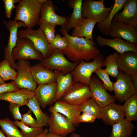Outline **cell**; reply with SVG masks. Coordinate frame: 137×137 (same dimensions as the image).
Returning a JSON list of instances; mask_svg holds the SVG:
<instances>
[{
  "mask_svg": "<svg viewBox=\"0 0 137 137\" xmlns=\"http://www.w3.org/2000/svg\"><path fill=\"white\" fill-rule=\"evenodd\" d=\"M60 31L69 43L67 47L61 50L73 62H79L82 60L90 62L100 53L94 40L72 37L68 34L64 27H61Z\"/></svg>",
  "mask_w": 137,
  "mask_h": 137,
  "instance_id": "obj_1",
  "label": "cell"
},
{
  "mask_svg": "<svg viewBox=\"0 0 137 137\" xmlns=\"http://www.w3.org/2000/svg\"><path fill=\"white\" fill-rule=\"evenodd\" d=\"M45 0H21L16 6L14 20L21 21L27 28L38 24L42 4Z\"/></svg>",
  "mask_w": 137,
  "mask_h": 137,
  "instance_id": "obj_2",
  "label": "cell"
},
{
  "mask_svg": "<svg viewBox=\"0 0 137 137\" xmlns=\"http://www.w3.org/2000/svg\"><path fill=\"white\" fill-rule=\"evenodd\" d=\"M104 59V55L100 53L91 62L80 61L71 72L74 82L88 86L93 73L99 68L105 66Z\"/></svg>",
  "mask_w": 137,
  "mask_h": 137,
  "instance_id": "obj_3",
  "label": "cell"
},
{
  "mask_svg": "<svg viewBox=\"0 0 137 137\" xmlns=\"http://www.w3.org/2000/svg\"><path fill=\"white\" fill-rule=\"evenodd\" d=\"M79 63L69 61L61 50L56 49L49 56L43 59L40 63L46 68L58 71L65 74L72 72Z\"/></svg>",
  "mask_w": 137,
  "mask_h": 137,
  "instance_id": "obj_4",
  "label": "cell"
},
{
  "mask_svg": "<svg viewBox=\"0 0 137 137\" xmlns=\"http://www.w3.org/2000/svg\"><path fill=\"white\" fill-rule=\"evenodd\" d=\"M105 0L95 1L85 0L82 2V14L83 17L94 20L98 23L104 21L107 18L113 5L106 7Z\"/></svg>",
  "mask_w": 137,
  "mask_h": 137,
  "instance_id": "obj_5",
  "label": "cell"
},
{
  "mask_svg": "<svg viewBox=\"0 0 137 137\" xmlns=\"http://www.w3.org/2000/svg\"><path fill=\"white\" fill-rule=\"evenodd\" d=\"M18 37H24L30 40L36 50L42 55L43 59L49 56L53 52L51 49L49 44L40 28L36 30L32 28L19 30L18 32Z\"/></svg>",
  "mask_w": 137,
  "mask_h": 137,
  "instance_id": "obj_6",
  "label": "cell"
},
{
  "mask_svg": "<svg viewBox=\"0 0 137 137\" xmlns=\"http://www.w3.org/2000/svg\"><path fill=\"white\" fill-rule=\"evenodd\" d=\"M116 81L113 82V90L116 99L121 103L125 102L133 95L137 94L130 76L119 71Z\"/></svg>",
  "mask_w": 137,
  "mask_h": 137,
  "instance_id": "obj_7",
  "label": "cell"
},
{
  "mask_svg": "<svg viewBox=\"0 0 137 137\" xmlns=\"http://www.w3.org/2000/svg\"><path fill=\"white\" fill-rule=\"evenodd\" d=\"M12 56L14 61L34 59L41 61L43 59L42 54L35 48L31 41L24 37H18L16 46L12 51Z\"/></svg>",
  "mask_w": 137,
  "mask_h": 137,
  "instance_id": "obj_8",
  "label": "cell"
},
{
  "mask_svg": "<svg viewBox=\"0 0 137 137\" xmlns=\"http://www.w3.org/2000/svg\"><path fill=\"white\" fill-rule=\"evenodd\" d=\"M48 132L65 137L74 132L76 128L72 122L66 117L59 113H51L48 120Z\"/></svg>",
  "mask_w": 137,
  "mask_h": 137,
  "instance_id": "obj_9",
  "label": "cell"
},
{
  "mask_svg": "<svg viewBox=\"0 0 137 137\" xmlns=\"http://www.w3.org/2000/svg\"><path fill=\"white\" fill-rule=\"evenodd\" d=\"M3 23L10 32L7 45L4 49V57L11 67L14 69H17L18 65L15 63L12 59V51L16 44L18 38L17 33L18 28L22 27H26L22 22L17 21L14 20L8 21H4L3 22Z\"/></svg>",
  "mask_w": 137,
  "mask_h": 137,
  "instance_id": "obj_10",
  "label": "cell"
},
{
  "mask_svg": "<svg viewBox=\"0 0 137 137\" xmlns=\"http://www.w3.org/2000/svg\"><path fill=\"white\" fill-rule=\"evenodd\" d=\"M88 86L91 97L100 107H103L116 101L114 96L109 94L103 83L94 76H92Z\"/></svg>",
  "mask_w": 137,
  "mask_h": 137,
  "instance_id": "obj_11",
  "label": "cell"
},
{
  "mask_svg": "<svg viewBox=\"0 0 137 137\" xmlns=\"http://www.w3.org/2000/svg\"><path fill=\"white\" fill-rule=\"evenodd\" d=\"M18 75L14 81L20 89H26L35 91L37 84L35 81L31 70V66L27 60H19L17 63Z\"/></svg>",
  "mask_w": 137,
  "mask_h": 137,
  "instance_id": "obj_12",
  "label": "cell"
},
{
  "mask_svg": "<svg viewBox=\"0 0 137 137\" xmlns=\"http://www.w3.org/2000/svg\"><path fill=\"white\" fill-rule=\"evenodd\" d=\"M91 97L88 86L78 82L75 83L64 94L61 99L70 105H79Z\"/></svg>",
  "mask_w": 137,
  "mask_h": 137,
  "instance_id": "obj_13",
  "label": "cell"
},
{
  "mask_svg": "<svg viewBox=\"0 0 137 137\" xmlns=\"http://www.w3.org/2000/svg\"><path fill=\"white\" fill-rule=\"evenodd\" d=\"M56 8L51 1L45 0L42 5L40 21H45L56 26L59 25L61 27L65 28L70 18L57 14L55 12Z\"/></svg>",
  "mask_w": 137,
  "mask_h": 137,
  "instance_id": "obj_14",
  "label": "cell"
},
{
  "mask_svg": "<svg viewBox=\"0 0 137 137\" xmlns=\"http://www.w3.org/2000/svg\"><path fill=\"white\" fill-rule=\"evenodd\" d=\"M121 12H118L113 18L112 22L123 23L137 28V0H126Z\"/></svg>",
  "mask_w": 137,
  "mask_h": 137,
  "instance_id": "obj_15",
  "label": "cell"
},
{
  "mask_svg": "<svg viewBox=\"0 0 137 137\" xmlns=\"http://www.w3.org/2000/svg\"><path fill=\"white\" fill-rule=\"evenodd\" d=\"M108 35L113 38H122L126 41L137 44V33L134 28L123 23L112 22Z\"/></svg>",
  "mask_w": 137,
  "mask_h": 137,
  "instance_id": "obj_16",
  "label": "cell"
},
{
  "mask_svg": "<svg viewBox=\"0 0 137 137\" xmlns=\"http://www.w3.org/2000/svg\"><path fill=\"white\" fill-rule=\"evenodd\" d=\"M53 106H50L48 110L50 113H59L68 118L75 127L79 125L78 118L80 114V105L69 104L61 99L56 101Z\"/></svg>",
  "mask_w": 137,
  "mask_h": 137,
  "instance_id": "obj_17",
  "label": "cell"
},
{
  "mask_svg": "<svg viewBox=\"0 0 137 137\" xmlns=\"http://www.w3.org/2000/svg\"><path fill=\"white\" fill-rule=\"evenodd\" d=\"M100 112L101 119L104 123L112 126L123 120L125 116L123 105L111 103L100 108Z\"/></svg>",
  "mask_w": 137,
  "mask_h": 137,
  "instance_id": "obj_18",
  "label": "cell"
},
{
  "mask_svg": "<svg viewBox=\"0 0 137 137\" xmlns=\"http://www.w3.org/2000/svg\"><path fill=\"white\" fill-rule=\"evenodd\" d=\"M96 42L100 46H106L113 48L119 54H122L129 51H133L137 53V46L121 38L115 37L109 39L98 35L96 38Z\"/></svg>",
  "mask_w": 137,
  "mask_h": 137,
  "instance_id": "obj_19",
  "label": "cell"
},
{
  "mask_svg": "<svg viewBox=\"0 0 137 137\" xmlns=\"http://www.w3.org/2000/svg\"><path fill=\"white\" fill-rule=\"evenodd\" d=\"M56 82L48 84L38 85L35 91V96L40 106L45 108L47 105L54 103L56 92Z\"/></svg>",
  "mask_w": 137,
  "mask_h": 137,
  "instance_id": "obj_20",
  "label": "cell"
},
{
  "mask_svg": "<svg viewBox=\"0 0 137 137\" xmlns=\"http://www.w3.org/2000/svg\"><path fill=\"white\" fill-rule=\"evenodd\" d=\"M116 62L118 70L130 76L137 74V53L129 51L119 55Z\"/></svg>",
  "mask_w": 137,
  "mask_h": 137,
  "instance_id": "obj_21",
  "label": "cell"
},
{
  "mask_svg": "<svg viewBox=\"0 0 137 137\" xmlns=\"http://www.w3.org/2000/svg\"><path fill=\"white\" fill-rule=\"evenodd\" d=\"M35 95V91L26 89H20L0 94V100L16 104L21 107L26 105Z\"/></svg>",
  "mask_w": 137,
  "mask_h": 137,
  "instance_id": "obj_22",
  "label": "cell"
},
{
  "mask_svg": "<svg viewBox=\"0 0 137 137\" xmlns=\"http://www.w3.org/2000/svg\"><path fill=\"white\" fill-rule=\"evenodd\" d=\"M31 70L35 81L38 85L56 82L54 71L44 68L40 63L31 66Z\"/></svg>",
  "mask_w": 137,
  "mask_h": 137,
  "instance_id": "obj_23",
  "label": "cell"
},
{
  "mask_svg": "<svg viewBox=\"0 0 137 137\" xmlns=\"http://www.w3.org/2000/svg\"><path fill=\"white\" fill-rule=\"evenodd\" d=\"M54 72L56 77L57 87L56 95L54 103L60 99L64 94L73 86L74 82L71 72L64 74L57 70Z\"/></svg>",
  "mask_w": 137,
  "mask_h": 137,
  "instance_id": "obj_24",
  "label": "cell"
},
{
  "mask_svg": "<svg viewBox=\"0 0 137 137\" xmlns=\"http://www.w3.org/2000/svg\"><path fill=\"white\" fill-rule=\"evenodd\" d=\"M97 22L93 19L84 18L74 28L71 33L72 37L84 38L94 40L93 32Z\"/></svg>",
  "mask_w": 137,
  "mask_h": 137,
  "instance_id": "obj_25",
  "label": "cell"
},
{
  "mask_svg": "<svg viewBox=\"0 0 137 137\" xmlns=\"http://www.w3.org/2000/svg\"><path fill=\"white\" fill-rule=\"evenodd\" d=\"M82 0H71L68 1V5L73 9V11L68 23L65 27L68 32L74 28L84 18L82 14Z\"/></svg>",
  "mask_w": 137,
  "mask_h": 137,
  "instance_id": "obj_26",
  "label": "cell"
},
{
  "mask_svg": "<svg viewBox=\"0 0 137 137\" xmlns=\"http://www.w3.org/2000/svg\"><path fill=\"white\" fill-rule=\"evenodd\" d=\"M126 0H115L113 7L106 19L98 23L97 28L103 34L108 35L109 30L112 20L115 15L123 8Z\"/></svg>",
  "mask_w": 137,
  "mask_h": 137,
  "instance_id": "obj_27",
  "label": "cell"
},
{
  "mask_svg": "<svg viewBox=\"0 0 137 137\" xmlns=\"http://www.w3.org/2000/svg\"><path fill=\"white\" fill-rule=\"evenodd\" d=\"M112 126L109 137H130L135 128L133 124L125 118Z\"/></svg>",
  "mask_w": 137,
  "mask_h": 137,
  "instance_id": "obj_28",
  "label": "cell"
},
{
  "mask_svg": "<svg viewBox=\"0 0 137 137\" xmlns=\"http://www.w3.org/2000/svg\"><path fill=\"white\" fill-rule=\"evenodd\" d=\"M26 105L35 115L39 127H43L48 125L49 116L46 113L43 112L35 96L29 100Z\"/></svg>",
  "mask_w": 137,
  "mask_h": 137,
  "instance_id": "obj_29",
  "label": "cell"
},
{
  "mask_svg": "<svg viewBox=\"0 0 137 137\" xmlns=\"http://www.w3.org/2000/svg\"><path fill=\"white\" fill-rule=\"evenodd\" d=\"M123 105L126 118L131 122L137 119V95H134L127 99Z\"/></svg>",
  "mask_w": 137,
  "mask_h": 137,
  "instance_id": "obj_30",
  "label": "cell"
},
{
  "mask_svg": "<svg viewBox=\"0 0 137 137\" xmlns=\"http://www.w3.org/2000/svg\"><path fill=\"white\" fill-rule=\"evenodd\" d=\"M0 126L7 137H24L13 122L8 117L0 119Z\"/></svg>",
  "mask_w": 137,
  "mask_h": 137,
  "instance_id": "obj_31",
  "label": "cell"
},
{
  "mask_svg": "<svg viewBox=\"0 0 137 137\" xmlns=\"http://www.w3.org/2000/svg\"><path fill=\"white\" fill-rule=\"evenodd\" d=\"M119 54L116 52L107 56L105 58L104 64L109 74L116 78L119 73L118 68L116 60Z\"/></svg>",
  "mask_w": 137,
  "mask_h": 137,
  "instance_id": "obj_32",
  "label": "cell"
},
{
  "mask_svg": "<svg viewBox=\"0 0 137 137\" xmlns=\"http://www.w3.org/2000/svg\"><path fill=\"white\" fill-rule=\"evenodd\" d=\"M100 108L93 99L91 98L80 105V110L81 112L89 114L96 118L101 119Z\"/></svg>",
  "mask_w": 137,
  "mask_h": 137,
  "instance_id": "obj_33",
  "label": "cell"
},
{
  "mask_svg": "<svg viewBox=\"0 0 137 137\" xmlns=\"http://www.w3.org/2000/svg\"><path fill=\"white\" fill-rule=\"evenodd\" d=\"M18 75L17 72L11 67L6 59L0 62V77L4 81L9 80L14 81Z\"/></svg>",
  "mask_w": 137,
  "mask_h": 137,
  "instance_id": "obj_34",
  "label": "cell"
},
{
  "mask_svg": "<svg viewBox=\"0 0 137 137\" xmlns=\"http://www.w3.org/2000/svg\"><path fill=\"white\" fill-rule=\"evenodd\" d=\"M13 122L16 126L20 128L24 137H37L44 130L42 127H31L26 126L21 121L15 120Z\"/></svg>",
  "mask_w": 137,
  "mask_h": 137,
  "instance_id": "obj_35",
  "label": "cell"
},
{
  "mask_svg": "<svg viewBox=\"0 0 137 137\" xmlns=\"http://www.w3.org/2000/svg\"><path fill=\"white\" fill-rule=\"evenodd\" d=\"M38 25L46 37L49 44L52 43L55 38V28L56 26L48 22L40 21Z\"/></svg>",
  "mask_w": 137,
  "mask_h": 137,
  "instance_id": "obj_36",
  "label": "cell"
},
{
  "mask_svg": "<svg viewBox=\"0 0 137 137\" xmlns=\"http://www.w3.org/2000/svg\"><path fill=\"white\" fill-rule=\"evenodd\" d=\"M103 82V84L106 90L109 92L113 91V82L110 80L106 70L100 67L94 73Z\"/></svg>",
  "mask_w": 137,
  "mask_h": 137,
  "instance_id": "obj_37",
  "label": "cell"
},
{
  "mask_svg": "<svg viewBox=\"0 0 137 137\" xmlns=\"http://www.w3.org/2000/svg\"><path fill=\"white\" fill-rule=\"evenodd\" d=\"M69 43L66 38L64 36L61 37L57 34L52 43L49 44L50 48L53 51L56 49L61 50L65 49L68 46Z\"/></svg>",
  "mask_w": 137,
  "mask_h": 137,
  "instance_id": "obj_38",
  "label": "cell"
},
{
  "mask_svg": "<svg viewBox=\"0 0 137 137\" xmlns=\"http://www.w3.org/2000/svg\"><path fill=\"white\" fill-rule=\"evenodd\" d=\"M21 121L24 125L29 127H40L36 119L32 117L31 111L29 109L27 113L23 115Z\"/></svg>",
  "mask_w": 137,
  "mask_h": 137,
  "instance_id": "obj_39",
  "label": "cell"
},
{
  "mask_svg": "<svg viewBox=\"0 0 137 137\" xmlns=\"http://www.w3.org/2000/svg\"><path fill=\"white\" fill-rule=\"evenodd\" d=\"M20 0H3L5 14L7 18H9L12 14V10L16 6L14 4L17 3H19Z\"/></svg>",
  "mask_w": 137,
  "mask_h": 137,
  "instance_id": "obj_40",
  "label": "cell"
},
{
  "mask_svg": "<svg viewBox=\"0 0 137 137\" xmlns=\"http://www.w3.org/2000/svg\"><path fill=\"white\" fill-rule=\"evenodd\" d=\"M9 110L13 118L15 120H21L22 116L19 111L20 106L16 104L9 102Z\"/></svg>",
  "mask_w": 137,
  "mask_h": 137,
  "instance_id": "obj_41",
  "label": "cell"
},
{
  "mask_svg": "<svg viewBox=\"0 0 137 137\" xmlns=\"http://www.w3.org/2000/svg\"><path fill=\"white\" fill-rule=\"evenodd\" d=\"M20 89L14 81L0 85V94L14 91Z\"/></svg>",
  "mask_w": 137,
  "mask_h": 137,
  "instance_id": "obj_42",
  "label": "cell"
},
{
  "mask_svg": "<svg viewBox=\"0 0 137 137\" xmlns=\"http://www.w3.org/2000/svg\"><path fill=\"white\" fill-rule=\"evenodd\" d=\"M96 118L94 116L89 114L83 113L78 117V121L80 123H91L93 122Z\"/></svg>",
  "mask_w": 137,
  "mask_h": 137,
  "instance_id": "obj_43",
  "label": "cell"
},
{
  "mask_svg": "<svg viewBox=\"0 0 137 137\" xmlns=\"http://www.w3.org/2000/svg\"><path fill=\"white\" fill-rule=\"evenodd\" d=\"M130 76L134 87L137 90V74L134 75Z\"/></svg>",
  "mask_w": 137,
  "mask_h": 137,
  "instance_id": "obj_44",
  "label": "cell"
},
{
  "mask_svg": "<svg viewBox=\"0 0 137 137\" xmlns=\"http://www.w3.org/2000/svg\"><path fill=\"white\" fill-rule=\"evenodd\" d=\"M48 132V130L47 129H44L43 132L37 137H45Z\"/></svg>",
  "mask_w": 137,
  "mask_h": 137,
  "instance_id": "obj_45",
  "label": "cell"
},
{
  "mask_svg": "<svg viewBox=\"0 0 137 137\" xmlns=\"http://www.w3.org/2000/svg\"><path fill=\"white\" fill-rule=\"evenodd\" d=\"M45 137H63L61 136H59L53 134L49 132L47 133Z\"/></svg>",
  "mask_w": 137,
  "mask_h": 137,
  "instance_id": "obj_46",
  "label": "cell"
},
{
  "mask_svg": "<svg viewBox=\"0 0 137 137\" xmlns=\"http://www.w3.org/2000/svg\"><path fill=\"white\" fill-rule=\"evenodd\" d=\"M70 137H84L74 132L72 133L71 134Z\"/></svg>",
  "mask_w": 137,
  "mask_h": 137,
  "instance_id": "obj_47",
  "label": "cell"
},
{
  "mask_svg": "<svg viewBox=\"0 0 137 137\" xmlns=\"http://www.w3.org/2000/svg\"><path fill=\"white\" fill-rule=\"evenodd\" d=\"M0 137H7L4 134L2 131L0 130Z\"/></svg>",
  "mask_w": 137,
  "mask_h": 137,
  "instance_id": "obj_48",
  "label": "cell"
},
{
  "mask_svg": "<svg viewBox=\"0 0 137 137\" xmlns=\"http://www.w3.org/2000/svg\"><path fill=\"white\" fill-rule=\"evenodd\" d=\"M5 83L0 77V85L4 84Z\"/></svg>",
  "mask_w": 137,
  "mask_h": 137,
  "instance_id": "obj_49",
  "label": "cell"
}]
</instances>
